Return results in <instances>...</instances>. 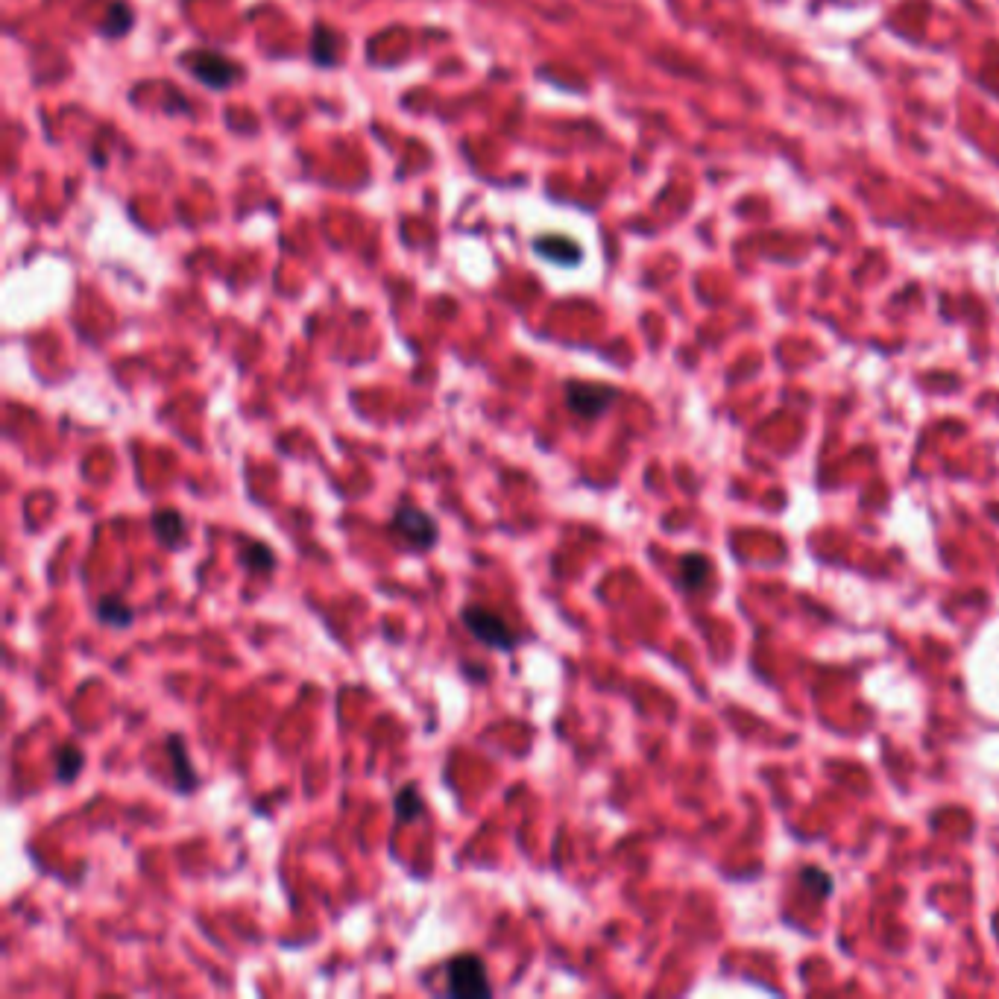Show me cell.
Segmentation results:
<instances>
[{
  "instance_id": "6da1fadb",
  "label": "cell",
  "mask_w": 999,
  "mask_h": 999,
  "mask_svg": "<svg viewBox=\"0 0 999 999\" xmlns=\"http://www.w3.org/2000/svg\"><path fill=\"white\" fill-rule=\"evenodd\" d=\"M387 534L399 542L402 548L425 554V551H431L440 542V525H437V519L428 510L405 504V507L393 510V516L387 522Z\"/></svg>"
},
{
  "instance_id": "7a4b0ae2",
  "label": "cell",
  "mask_w": 999,
  "mask_h": 999,
  "mask_svg": "<svg viewBox=\"0 0 999 999\" xmlns=\"http://www.w3.org/2000/svg\"><path fill=\"white\" fill-rule=\"evenodd\" d=\"M460 622H463L466 633L475 642H481V645H487L493 651L507 654V651L516 648V633L507 627V622L501 619L499 613H493V610H487L481 604H466L460 610Z\"/></svg>"
},
{
  "instance_id": "3957f363",
  "label": "cell",
  "mask_w": 999,
  "mask_h": 999,
  "mask_svg": "<svg viewBox=\"0 0 999 999\" xmlns=\"http://www.w3.org/2000/svg\"><path fill=\"white\" fill-rule=\"evenodd\" d=\"M446 994L449 997H490L493 985L487 979V964L475 953H460L446 964Z\"/></svg>"
},
{
  "instance_id": "277c9868",
  "label": "cell",
  "mask_w": 999,
  "mask_h": 999,
  "mask_svg": "<svg viewBox=\"0 0 999 999\" xmlns=\"http://www.w3.org/2000/svg\"><path fill=\"white\" fill-rule=\"evenodd\" d=\"M563 399H566V408L581 419H598L604 417L616 399H619V390L610 387V384H598V381H566L563 387Z\"/></svg>"
},
{
  "instance_id": "5b68a950",
  "label": "cell",
  "mask_w": 999,
  "mask_h": 999,
  "mask_svg": "<svg viewBox=\"0 0 999 999\" xmlns=\"http://www.w3.org/2000/svg\"><path fill=\"white\" fill-rule=\"evenodd\" d=\"M182 65L191 71V77L197 83L209 85V88H229L238 77V65L217 50H191L182 56Z\"/></svg>"
},
{
  "instance_id": "8992f818",
  "label": "cell",
  "mask_w": 999,
  "mask_h": 999,
  "mask_svg": "<svg viewBox=\"0 0 999 999\" xmlns=\"http://www.w3.org/2000/svg\"><path fill=\"white\" fill-rule=\"evenodd\" d=\"M165 753H167V759H170V774H173V786H176V791L179 794H194V791L200 789V774H197V768H194V762H191V756H188V745H185V739L179 736V733H170L165 739Z\"/></svg>"
},
{
  "instance_id": "52a82bcc",
  "label": "cell",
  "mask_w": 999,
  "mask_h": 999,
  "mask_svg": "<svg viewBox=\"0 0 999 999\" xmlns=\"http://www.w3.org/2000/svg\"><path fill=\"white\" fill-rule=\"evenodd\" d=\"M150 528L156 534V540L165 545L167 551H179L188 542V528H185V516L179 510L170 507H159L150 516Z\"/></svg>"
},
{
  "instance_id": "ba28073f",
  "label": "cell",
  "mask_w": 999,
  "mask_h": 999,
  "mask_svg": "<svg viewBox=\"0 0 999 999\" xmlns=\"http://www.w3.org/2000/svg\"><path fill=\"white\" fill-rule=\"evenodd\" d=\"M238 563H241L250 575L264 578V575H273V572H276L279 557H276V551H273L264 540H241V545H238Z\"/></svg>"
},
{
  "instance_id": "9c48e42d",
  "label": "cell",
  "mask_w": 999,
  "mask_h": 999,
  "mask_svg": "<svg viewBox=\"0 0 999 999\" xmlns=\"http://www.w3.org/2000/svg\"><path fill=\"white\" fill-rule=\"evenodd\" d=\"M83 768L85 750L77 742H65V745L56 748V753H53V777H56V783H62V786L77 783V777L83 774Z\"/></svg>"
},
{
  "instance_id": "30bf717a",
  "label": "cell",
  "mask_w": 999,
  "mask_h": 999,
  "mask_svg": "<svg viewBox=\"0 0 999 999\" xmlns=\"http://www.w3.org/2000/svg\"><path fill=\"white\" fill-rule=\"evenodd\" d=\"M94 616H97L100 625L121 627V630L132 627V622H135V610L126 604L121 595H100L94 601Z\"/></svg>"
},
{
  "instance_id": "8fae6325",
  "label": "cell",
  "mask_w": 999,
  "mask_h": 999,
  "mask_svg": "<svg viewBox=\"0 0 999 999\" xmlns=\"http://www.w3.org/2000/svg\"><path fill=\"white\" fill-rule=\"evenodd\" d=\"M537 252H542L554 264H578L581 261V247L572 238H563V235L540 238L537 241Z\"/></svg>"
},
{
  "instance_id": "7c38bea8",
  "label": "cell",
  "mask_w": 999,
  "mask_h": 999,
  "mask_svg": "<svg viewBox=\"0 0 999 999\" xmlns=\"http://www.w3.org/2000/svg\"><path fill=\"white\" fill-rule=\"evenodd\" d=\"M393 812H396V824H402V827L414 824L425 812V800L419 797V791L414 786H405L393 797Z\"/></svg>"
},
{
  "instance_id": "4fadbf2b",
  "label": "cell",
  "mask_w": 999,
  "mask_h": 999,
  "mask_svg": "<svg viewBox=\"0 0 999 999\" xmlns=\"http://www.w3.org/2000/svg\"><path fill=\"white\" fill-rule=\"evenodd\" d=\"M709 581V560L701 554H683L680 557V583L689 592H698Z\"/></svg>"
},
{
  "instance_id": "5bb4252c",
  "label": "cell",
  "mask_w": 999,
  "mask_h": 999,
  "mask_svg": "<svg viewBox=\"0 0 999 999\" xmlns=\"http://www.w3.org/2000/svg\"><path fill=\"white\" fill-rule=\"evenodd\" d=\"M132 27V12L126 3H112L103 21V36H124L126 30Z\"/></svg>"
},
{
  "instance_id": "9a60e30c",
  "label": "cell",
  "mask_w": 999,
  "mask_h": 999,
  "mask_svg": "<svg viewBox=\"0 0 999 999\" xmlns=\"http://www.w3.org/2000/svg\"><path fill=\"white\" fill-rule=\"evenodd\" d=\"M800 879H803V885H806V888H812V891H815V897H827V894L833 891V882H830V876L824 874L821 868H803V871H800Z\"/></svg>"
},
{
  "instance_id": "2e32d148",
  "label": "cell",
  "mask_w": 999,
  "mask_h": 999,
  "mask_svg": "<svg viewBox=\"0 0 999 999\" xmlns=\"http://www.w3.org/2000/svg\"><path fill=\"white\" fill-rule=\"evenodd\" d=\"M463 674H466V680H475V683H487V668L484 666H466L463 663Z\"/></svg>"
}]
</instances>
